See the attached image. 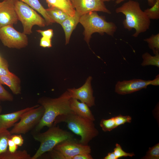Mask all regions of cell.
<instances>
[{
	"mask_svg": "<svg viewBox=\"0 0 159 159\" xmlns=\"http://www.w3.org/2000/svg\"><path fill=\"white\" fill-rule=\"evenodd\" d=\"M117 159L123 157H132L135 155L134 153H129L123 150L121 145L118 143L115 145V147L113 151Z\"/></svg>",
	"mask_w": 159,
	"mask_h": 159,
	"instance_id": "83f0119b",
	"label": "cell"
},
{
	"mask_svg": "<svg viewBox=\"0 0 159 159\" xmlns=\"http://www.w3.org/2000/svg\"><path fill=\"white\" fill-rule=\"evenodd\" d=\"M0 83L8 86L14 95L21 93V80L12 73L9 75L0 76Z\"/></svg>",
	"mask_w": 159,
	"mask_h": 159,
	"instance_id": "e0dca14e",
	"label": "cell"
},
{
	"mask_svg": "<svg viewBox=\"0 0 159 159\" xmlns=\"http://www.w3.org/2000/svg\"><path fill=\"white\" fill-rule=\"evenodd\" d=\"M100 125L102 130L105 132L110 131L117 127L114 117L107 119H102Z\"/></svg>",
	"mask_w": 159,
	"mask_h": 159,
	"instance_id": "484cf974",
	"label": "cell"
},
{
	"mask_svg": "<svg viewBox=\"0 0 159 159\" xmlns=\"http://www.w3.org/2000/svg\"><path fill=\"white\" fill-rule=\"evenodd\" d=\"M14 6L18 20L23 25V32L24 34L26 35L32 33V29L34 25L41 27L46 25L44 19L27 4L19 0H15Z\"/></svg>",
	"mask_w": 159,
	"mask_h": 159,
	"instance_id": "8992f818",
	"label": "cell"
},
{
	"mask_svg": "<svg viewBox=\"0 0 159 159\" xmlns=\"http://www.w3.org/2000/svg\"><path fill=\"white\" fill-rule=\"evenodd\" d=\"M48 7H54L62 10L69 16H74L76 11L70 0H45Z\"/></svg>",
	"mask_w": 159,
	"mask_h": 159,
	"instance_id": "ac0fdd59",
	"label": "cell"
},
{
	"mask_svg": "<svg viewBox=\"0 0 159 159\" xmlns=\"http://www.w3.org/2000/svg\"><path fill=\"white\" fill-rule=\"evenodd\" d=\"M80 16L76 11L74 16H69L60 24L64 32L66 44H68L72 33L79 22Z\"/></svg>",
	"mask_w": 159,
	"mask_h": 159,
	"instance_id": "2e32d148",
	"label": "cell"
},
{
	"mask_svg": "<svg viewBox=\"0 0 159 159\" xmlns=\"http://www.w3.org/2000/svg\"><path fill=\"white\" fill-rule=\"evenodd\" d=\"M104 159H117L113 152L108 153L107 155L104 158Z\"/></svg>",
	"mask_w": 159,
	"mask_h": 159,
	"instance_id": "f35d334b",
	"label": "cell"
},
{
	"mask_svg": "<svg viewBox=\"0 0 159 159\" xmlns=\"http://www.w3.org/2000/svg\"><path fill=\"white\" fill-rule=\"evenodd\" d=\"M10 138L18 146H21L24 143V140L21 134L11 135Z\"/></svg>",
	"mask_w": 159,
	"mask_h": 159,
	"instance_id": "1f68e13d",
	"label": "cell"
},
{
	"mask_svg": "<svg viewBox=\"0 0 159 159\" xmlns=\"http://www.w3.org/2000/svg\"><path fill=\"white\" fill-rule=\"evenodd\" d=\"M103 2H104L105 1H114L115 0L116 1L118 0H101Z\"/></svg>",
	"mask_w": 159,
	"mask_h": 159,
	"instance_id": "ab89813d",
	"label": "cell"
},
{
	"mask_svg": "<svg viewBox=\"0 0 159 159\" xmlns=\"http://www.w3.org/2000/svg\"><path fill=\"white\" fill-rule=\"evenodd\" d=\"M62 155L63 159H72L77 155L90 153L91 149L88 145H82L74 138L65 140L56 145L53 148Z\"/></svg>",
	"mask_w": 159,
	"mask_h": 159,
	"instance_id": "9c48e42d",
	"label": "cell"
},
{
	"mask_svg": "<svg viewBox=\"0 0 159 159\" xmlns=\"http://www.w3.org/2000/svg\"><path fill=\"white\" fill-rule=\"evenodd\" d=\"M15 0H4L0 2V28L16 24L19 20L15 10Z\"/></svg>",
	"mask_w": 159,
	"mask_h": 159,
	"instance_id": "4fadbf2b",
	"label": "cell"
},
{
	"mask_svg": "<svg viewBox=\"0 0 159 159\" xmlns=\"http://www.w3.org/2000/svg\"><path fill=\"white\" fill-rule=\"evenodd\" d=\"M11 135L8 129L0 128V154L7 150L8 140Z\"/></svg>",
	"mask_w": 159,
	"mask_h": 159,
	"instance_id": "603a6c76",
	"label": "cell"
},
{
	"mask_svg": "<svg viewBox=\"0 0 159 159\" xmlns=\"http://www.w3.org/2000/svg\"><path fill=\"white\" fill-rule=\"evenodd\" d=\"M19 0L23 2L40 14L45 20L46 25H51L55 23L48 14L46 9L43 7L39 0Z\"/></svg>",
	"mask_w": 159,
	"mask_h": 159,
	"instance_id": "d6986e66",
	"label": "cell"
},
{
	"mask_svg": "<svg viewBox=\"0 0 159 159\" xmlns=\"http://www.w3.org/2000/svg\"><path fill=\"white\" fill-rule=\"evenodd\" d=\"M94 122L72 113L58 116L52 125H56L62 122L66 123L70 130L80 137V139L78 141L79 143L83 145H87L91 140L99 134L98 131L96 128Z\"/></svg>",
	"mask_w": 159,
	"mask_h": 159,
	"instance_id": "3957f363",
	"label": "cell"
},
{
	"mask_svg": "<svg viewBox=\"0 0 159 159\" xmlns=\"http://www.w3.org/2000/svg\"><path fill=\"white\" fill-rule=\"evenodd\" d=\"M93 158L90 153H82L73 156L72 159H93Z\"/></svg>",
	"mask_w": 159,
	"mask_h": 159,
	"instance_id": "d590c367",
	"label": "cell"
},
{
	"mask_svg": "<svg viewBox=\"0 0 159 159\" xmlns=\"http://www.w3.org/2000/svg\"><path fill=\"white\" fill-rule=\"evenodd\" d=\"M71 98L67 91L57 98L39 99L38 102L43 107L44 112L40 122L34 128L33 133L39 132L44 127H51L59 116L74 113L69 106Z\"/></svg>",
	"mask_w": 159,
	"mask_h": 159,
	"instance_id": "6da1fadb",
	"label": "cell"
},
{
	"mask_svg": "<svg viewBox=\"0 0 159 159\" xmlns=\"http://www.w3.org/2000/svg\"><path fill=\"white\" fill-rule=\"evenodd\" d=\"M71 0V1H72V0Z\"/></svg>",
	"mask_w": 159,
	"mask_h": 159,
	"instance_id": "ee69618b",
	"label": "cell"
},
{
	"mask_svg": "<svg viewBox=\"0 0 159 159\" xmlns=\"http://www.w3.org/2000/svg\"><path fill=\"white\" fill-rule=\"evenodd\" d=\"M143 59L141 64L142 66L153 65L159 67V53L152 56L148 52L143 53L142 55Z\"/></svg>",
	"mask_w": 159,
	"mask_h": 159,
	"instance_id": "7402d4cb",
	"label": "cell"
},
{
	"mask_svg": "<svg viewBox=\"0 0 159 159\" xmlns=\"http://www.w3.org/2000/svg\"><path fill=\"white\" fill-rule=\"evenodd\" d=\"M114 118L117 127L126 123H130L132 120L131 117L130 116L120 115L114 117Z\"/></svg>",
	"mask_w": 159,
	"mask_h": 159,
	"instance_id": "f546056e",
	"label": "cell"
},
{
	"mask_svg": "<svg viewBox=\"0 0 159 159\" xmlns=\"http://www.w3.org/2000/svg\"><path fill=\"white\" fill-rule=\"evenodd\" d=\"M71 2L76 11L80 16L91 11L111 14L101 0H72Z\"/></svg>",
	"mask_w": 159,
	"mask_h": 159,
	"instance_id": "8fae6325",
	"label": "cell"
},
{
	"mask_svg": "<svg viewBox=\"0 0 159 159\" xmlns=\"http://www.w3.org/2000/svg\"><path fill=\"white\" fill-rule=\"evenodd\" d=\"M13 100L12 95L7 91L0 83V100L11 102Z\"/></svg>",
	"mask_w": 159,
	"mask_h": 159,
	"instance_id": "f1b7e54d",
	"label": "cell"
},
{
	"mask_svg": "<svg viewBox=\"0 0 159 159\" xmlns=\"http://www.w3.org/2000/svg\"><path fill=\"white\" fill-rule=\"evenodd\" d=\"M69 106L72 110L76 115L93 121L95 120V117L89 107L86 104L71 98Z\"/></svg>",
	"mask_w": 159,
	"mask_h": 159,
	"instance_id": "9a60e30c",
	"label": "cell"
},
{
	"mask_svg": "<svg viewBox=\"0 0 159 159\" xmlns=\"http://www.w3.org/2000/svg\"><path fill=\"white\" fill-rule=\"evenodd\" d=\"M36 31L40 33L42 37L49 39H52L53 35V30L52 29H49L44 31L38 30Z\"/></svg>",
	"mask_w": 159,
	"mask_h": 159,
	"instance_id": "836d02e7",
	"label": "cell"
},
{
	"mask_svg": "<svg viewBox=\"0 0 159 159\" xmlns=\"http://www.w3.org/2000/svg\"><path fill=\"white\" fill-rule=\"evenodd\" d=\"M12 73L9 71L7 61L4 58L0 63V76L8 75Z\"/></svg>",
	"mask_w": 159,
	"mask_h": 159,
	"instance_id": "4dcf8cb0",
	"label": "cell"
},
{
	"mask_svg": "<svg viewBox=\"0 0 159 159\" xmlns=\"http://www.w3.org/2000/svg\"><path fill=\"white\" fill-rule=\"evenodd\" d=\"M79 22L83 26L84 39L89 44L92 34L98 33L101 35L105 33L113 36L117 26L112 22H107L104 17L99 15L96 11H91L81 15Z\"/></svg>",
	"mask_w": 159,
	"mask_h": 159,
	"instance_id": "5b68a950",
	"label": "cell"
},
{
	"mask_svg": "<svg viewBox=\"0 0 159 159\" xmlns=\"http://www.w3.org/2000/svg\"><path fill=\"white\" fill-rule=\"evenodd\" d=\"M142 159H159V143H158L153 146L149 148L146 155Z\"/></svg>",
	"mask_w": 159,
	"mask_h": 159,
	"instance_id": "4316f807",
	"label": "cell"
},
{
	"mask_svg": "<svg viewBox=\"0 0 159 159\" xmlns=\"http://www.w3.org/2000/svg\"><path fill=\"white\" fill-rule=\"evenodd\" d=\"M92 79V77L89 76L85 83L81 87L67 89L71 98L80 100L89 107L95 105V98L93 96V91L91 85Z\"/></svg>",
	"mask_w": 159,
	"mask_h": 159,
	"instance_id": "30bf717a",
	"label": "cell"
},
{
	"mask_svg": "<svg viewBox=\"0 0 159 159\" xmlns=\"http://www.w3.org/2000/svg\"><path fill=\"white\" fill-rule=\"evenodd\" d=\"M34 139L40 143V146L32 159H37L44 153L52 150L55 146L63 141L74 138L70 132L52 125L46 131L33 133Z\"/></svg>",
	"mask_w": 159,
	"mask_h": 159,
	"instance_id": "277c9868",
	"label": "cell"
},
{
	"mask_svg": "<svg viewBox=\"0 0 159 159\" xmlns=\"http://www.w3.org/2000/svg\"><path fill=\"white\" fill-rule=\"evenodd\" d=\"M0 40L3 44L9 48L20 49L28 44L26 34L16 30L13 25H7L0 28Z\"/></svg>",
	"mask_w": 159,
	"mask_h": 159,
	"instance_id": "ba28073f",
	"label": "cell"
},
{
	"mask_svg": "<svg viewBox=\"0 0 159 159\" xmlns=\"http://www.w3.org/2000/svg\"><path fill=\"white\" fill-rule=\"evenodd\" d=\"M144 41L147 42L149 48L152 50L154 54L159 53V34H152Z\"/></svg>",
	"mask_w": 159,
	"mask_h": 159,
	"instance_id": "cb8c5ba5",
	"label": "cell"
},
{
	"mask_svg": "<svg viewBox=\"0 0 159 159\" xmlns=\"http://www.w3.org/2000/svg\"><path fill=\"white\" fill-rule=\"evenodd\" d=\"M115 11L125 15V19L122 23L125 29L129 31L133 29L135 30L132 35L133 37H137L140 34L149 29L150 19L141 9L138 1L130 0L117 8Z\"/></svg>",
	"mask_w": 159,
	"mask_h": 159,
	"instance_id": "7a4b0ae2",
	"label": "cell"
},
{
	"mask_svg": "<svg viewBox=\"0 0 159 159\" xmlns=\"http://www.w3.org/2000/svg\"><path fill=\"white\" fill-rule=\"evenodd\" d=\"M0 101H1V100H0Z\"/></svg>",
	"mask_w": 159,
	"mask_h": 159,
	"instance_id": "7bdbcfd3",
	"label": "cell"
},
{
	"mask_svg": "<svg viewBox=\"0 0 159 159\" xmlns=\"http://www.w3.org/2000/svg\"><path fill=\"white\" fill-rule=\"evenodd\" d=\"M34 106L27 107L11 113L0 114V128L8 129L14 126L24 113L33 108Z\"/></svg>",
	"mask_w": 159,
	"mask_h": 159,
	"instance_id": "5bb4252c",
	"label": "cell"
},
{
	"mask_svg": "<svg viewBox=\"0 0 159 159\" xmlns=\"http://www.w3.org/2000/svg\"><path fill=\"white\" fill-rule=\"evenodd\" d=\"M44 112L43 107L35 105L30 110L24 113L19 121L16 123L10 132L11 135L25 134L34 129L41 120Z\"/></svg>",
	"mask_w": 159,
	"mask_h": 159,
	"instance_id": "52a82bcc",
	"label": "cell"
},
{
	"mask_svg": "<svg viewBox=\"0 0 159 159\" xmlns=\"http://www.w3.org/2000/svg\"><path fill=\"white\" fill-rule=\"evenodd\" d=\"M2 111V107L0 105V114H1V113Z\"/></svg>",
	"mask_w": 159,
	"mask_h": 159,
	"instance_id": "b9f144b4",
	"label": "cell"
},
{
	"mask_svg": "<svg viewBox=\"0 0 159 159\" xmlns=\"http://www.w3.org/2000/svg\"><path fill=\"white\" fill-rule=\"evenodd\" d=\"M40 46L44 48L51 47V39L42 37L40 39Z\"/></svg>",
	"mask_w": 159,
	"mask_h": 159,
	"instance_id": "d6a6232c",
	"label": "cell"
},
{
	"mask_svg": "<svg viewBox=\"0 0 159 159\" xmlns=\"http://www.w3.org/2000/svg\"><path fill=\"white\" fill-rule=\"evenodd\" d=\"M8 150L11 152H14L17 150L18 147L10 138L8 140Z\"/></svg>",
	"mask_w": 159,
	"mask_h": 159,
	"instance_id": "e575fe53",
	"label": "cell"
},
{
	"mask_svg": "<svg viewBox=\"0 0 159 159\" xmlns=\"http://www.w3.org/2000/svg\"><path fill=\"white\" fill-rule=\"evenodd\" d=\"M0 159H32V157L25 150L11 152L8 150L0 154Z\"/></svg>",
	"mask_w": 159,
	"mask_h": 159,
	"instance_id": "44dd1931",
	"label": "cell"
},
{
	"mask_svg": "<svg viewBox=\"0 0 159 159\" xmlns=\"http://www.w3.org/2000/svg\"><path fill=\"white\" fill-rule=\"evenodd\" d=\"M125 0H118L116 1L115 3L116 4H118L121 2ZM148 4L150 6H152L155 3L156 0H147Z\"/></svg>",
	"mask_w": 159,
	"mask_h": 159,
	"instance_id": "74e56055",
	"label": "cell"
},
{
	"mask_svg": "<svg viewBox=\"0 0 159 159\" xmlns=\"http://www.w3.org/2000/svg\"><path fill=\"white\" fill-rule=\"evenodd\" d=\"M150 85L154 86H158L159 85V75H157L155 78L153 80H151L150 83Z\"/></svg>",
	"mask_w": 159,
	"mask_h": 159,
	"instance_id": "8d00e7d4",
	"label": "cell"
},
{
	"mask_svg": "<svg viewBox=\"0 0 159 159\" xmlns=\"http://www.w3.org/2000/svg\"><path fill=\"white\" fill-rule=\"evenodd\" d=\"M46 10L54 22L59 24L69 16L62 10L56 7H49Z\"/></svg>",
	"mask_w": 159,
	"mask_h": 159,
	"instance_id": "ffe728a7",
	"label": "cell"
},
{
	"mask_svg": "<svg viewBox=\"0 0 159 159\" xmlns=\"http://www.w3.org/2000/svg\"><path fill=\"white\" fill-rule=\"evenodd\" d=\"M151 80L134 79L129 80L118 81L115 86V92L120 95L131 94L146 89L150 85Z\"/></svg>",
	"mask_w": 159,
	"mask_h": 159,
	"instance_id": "7c38bea8",
	"label": "cell"
},
{
	"mask_svg": "<svg viewBox=\"0 0 159 159\" xmlns=\"http://www.w3.org/2000/svg\"><path fill=\"white\" fill-rule=\"evenodd\" d=\"M4 59V58L2 57L0 55V63L2 61V60Z\"/></svg>",
	"mask_w": 159,
	"mask_h": 159,
	"instance_id": "60d3db41",
	"label": "cell"
},
{
	"mask_svg": "<svg viewBox=\"0 0 159 159\" xmlns=\"http://www.w3.org/2000/svg\"><path fill=\"white\" fill-rule=\"evenodd\" d=\"M144 12L150 19L157 20L159 19V0H156L151 8L145 9Z\"/></svg>",
	"mask_w": 159,
	"mask_h": 159,
	"instance_id": "d4e9b609",
	"label": "cell"
}]
</instances>
